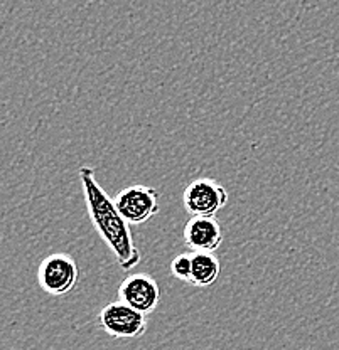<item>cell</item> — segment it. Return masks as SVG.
<instances>
[{"mask_svg":"<svg viewBox=\"0 0 339 350\" xmlns=\"http://www.w3.org/2000/svg\"><path fill=\"white\" fill-rule=\"evenodd\" d=\"M182 236L191 253H216L223 243V229L216 217H191Z\"/></svg>","mask_w":339,"mask_h":350,"instance_id":"obj_7","label":"cell"},{"mask_svg":"<svg viewBox=\"0 0 339 350\" xmlns=\"http://www.w3.org/2000/svg\"><path fill=\"white\" fill-rule=\"evenodd\" d=\"M79 268L66 253H54L45 258L38 269L39 286L51 297H66L76 288Z\"/></svg>","mask_w":339,"mask_h":350,"instance_id":"obj_3","label":"cell"},{"mask_svg":"<svg viewBox=\"0 0 339 350\" xmlns=\"http://www.w3.org/2000/svg\"><path fill=\"white\" fill-rule=\"evenodd\" d=\"M79 180H81L83 196H85L86 209L95 231L100 234L103 243L110 247L116 265L123 271L136 269L142 261L140 250L136 246L130 224L120 214L115 199L105 192V189L95 178V169L79 167Z\"/></svg>","mask_w":339,"mask_h":350,"instance_id":"obj_1","label":"cell"},{"mask_svg":"<svg viewBox=\"0 0 339 350\" xmlns=\"http://www.w3.org/2000/svg\"><path fill=\"white\" fill-rule=\"evenodd\" d=\"M113 199L120 214L130 226L144 224L158 216L160 211L158 189L147 185H130L122 189Z\"/></svg>","mask_w":339,"mask_h":350,"instance_id":"obj_5","label":"cell"},{"mask_svg":"<svg viewBox=\"0 0 339 350\" xmlns=\"http://www.w3.org/2000/svg\"><path fill=\"white\" fill-rule=\"evenodd\" d=\"M98 322L105 334L112 338H138L147 332L149 327L147 315L123 301L105 305L98 313Z\"/></svg>","mask_w":339,"mask_h":350,"instance_id":"obj_4","label":"cell"},{"mask_svg":"<svg viewBox=\"0 0 339 350\" xmlns=\"http://www.w3.org/2000/svg\"><path fill=\"white\" fill-rule=\"evenodd\" d=\"M221 273V262L214 253H192V271L189 284L208 288L216 283Z\"/></svg>","mask_w":339,"mask_h":350,"instance_id":"obj_8","label":"cell"},{"mask_svg":"<svg viewBox=\"0 0 339 350\" xmlns=\"http://www.w3.org/2000/svg\"><path fill=\"white\" fill-rule=\"evenodd\" d=\"M192 271V253H182L171 261V275L181 282H191Z\"/></svg>","mask_w":339,"mask_h":350,"instance_id":"obj_9","label":"cell"},{"mask_svg":"<svg viewBox=\"0 0 339 350\" xmlns=\"http://www.w3.org/2000/svg\"><path fill=\"white\" fill-rule=\"evenodd\" d=\"M118 301L151 315L160 304L159 283L147 273H132L118 286Z\"/></svg>","mask_w":339,"mask_h":350,"instance_id":"obj_6","label":"cell"},{"mask_svg":"<svg viewBox=\"0 0 339 350\" xmlns=\"http://www.w3.org/2000/svg\"><path fill=\"white\" fill-rule=\"evenodd\" d=\"M228 191L214 178H194L182 194V204L189 216L214 217L228 204Z\"/></svg>","mask_w":339,"mask_h":350,"instance_id":"obj_2","label":"cell"}]
</instances>
